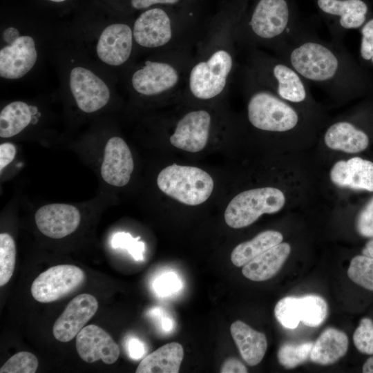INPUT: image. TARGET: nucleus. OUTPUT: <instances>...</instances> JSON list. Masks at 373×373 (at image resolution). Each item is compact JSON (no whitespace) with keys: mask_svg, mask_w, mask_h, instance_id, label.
Wrapping results in <instances>:
<instances>
[{"mask_svg":"<svg viewBox=\"0 0 373 373\" xmlns=\"http://www.w3.org/2000/svg\"><path fill=\"white\" fill-rule=\"evenodd\" d=\"M347 276L355 284L373 291V258L365 255L354 257L347 269Z\"/></svg>","mask_w":373,"mask_h":373,"instance_id":"c756f323","label":"nucleus"},{"mask_svg":"<svg viewBox=\"0 0 373 373\" xmlns=\"http://www.w3.org/2000/svg\"><path fill=\"white\" fill-rule=\"evenodd\" d=\"M251 79L258 87L247 103V117L251 124L258 129L271 132L294 128L299 119L296 111L252 76Z\"/></svg>","mask_w":373,"mask_h":373,"instance_id":"0eeeda50","label":"nucleus"},{"mask_svg":"<svg viewBox=\"0 0 373 373\" xmlns=\"http://www.w3.org/2000/svg\"><path fill=\"white\" fill-rule=\"evenodd\" d=\"M291 251L287 242H280L245 265L242 273L252 281H265L276 275L286 261Z\"/></svg>","mask_w":373,"mask_h":373,"instance_id":"4be33fe9","label":"nucleus"},{"mask_svg":"<svg viewBox=\"0 0 373 373\" xmlns=\"http://www.w3.org/2000/svg\"><path fill=\"white\" fill-rule=\"evenodd\" d=\"M256 55L252 57L251 75L283 100L302 103L308 97L307 82L280 57Z\"/></svg>","mask_w":373,"mask_h":373,"instance_id":"39448f33","label":"nucleus"},{"mask_svg":"<svg viewBox=\"0 0 373 373\" xmlns=\"http://www.w3.org/2000/svg\"><path fill=\"white\" fill-rule=\"evenodd\" d=\"M363 255L373 258V238L369 240L362 250Z\"/></svg>","mask_w":373,"mask_h":373,"instance_id":"79ce46f5","label":"nucleus"},{"mask_svg":"<svg viewBox=\"0 0 373 373\" xmlns=\"http://www.w3.org/2000/svg\"><path fill=\"white\" fill-rule=\"evenodd\" d=\"M162 328L164 330L169 332L173 328V323L169 318H163L162 321Z\"/></svg>","mask_w":373,"mask_h":373,"instance_id":"c03bdc74","label":"nucleus"},{"mask_svg":"<svg viewBox=\"0 0 373 373\" xmlns=\"http://www.w3.org/2000/svg\"><path fill=\"white\" fill-rule=\"evenodd\" d=\"M211 124L210 114L204 110L186 113L176 124L169 140L180 149L196 153L207 145Z\"/></svg>","mask_w":373,"mask_h":373,"instance_id":"4468645a","label":"nucleus"},{"mask_svg":"<svg viewBox=\"0 0 373 373\" xmlns=\"http://www.w3.org/2000/svg\"><path fill=\"white\" fill-rule=\"evenodd\" d=\"M287 0H256L244 22L249 39L278 49L296 30L290 29Z\"/></svg>","mask_w":373,"mask_h":373,"instance_id":"f03ea898","label":"nucleus"},{"mask_svg":"<svg viewBox=\"0 0 373 373\" xmlns=\"http://www.w3.org/2000/svg\"><path fill=\"white\" fill-rule=\"evenodd\" d=\"M16 148L13 144L5 142L0 145L1 171L14 160Z\"/></svg>","mask_w":373,"mask_h":373,"instance_id":"4c0bfd02","label":"nucleus"},{"mask_svg":"<svg viewBox=\"0 0 373 373\" xmlns=\"http://www.w3.org/2000/svg\"><path fill=\"white\" fill-rule=\"evenodd\" d=\"M235 66L230 48L218 46L189 69L187 87L191 94L200 100L220 95L226 88Z\"/></svg>","mask_w":373,"mask_h":373,"instance_id":"20e7f679","label":"nucleus"},{"mask_svg":"<svg viewBox=\"0 0 373 373\" xmlns=\"http://www.w3.org/2000/svg\"><path fill=\"white\" fill-rule=\"evenodd\" d=\"M134 163L131 152L123 139L110 138L105 146L101 175L108 184L124 186L130 180Z\"/></svg>","mask_w":373,"mask_h":373,"instance_id":"f3484780","label":"nucleus"},{"mask_svg":"<svg viewBox=\"0 0 373 373\" xmlns=\"http://www.w3.org/2000/svg\"><path fill=\"white\" fill-rule=\"evenodd\" d=\"M356 228L363 237L373 238V198L358 214Z\"/></svg>","mask_w":373,"mask_h":373,"instance_id":"e433bc0d","label":"nucleus"},{"mask_svg":"<svg viewBox=\"0 0 373 373\" xmlns=\"http://www.w3.org/2000/svg\"><path fill=\"white\" fill-rule=\"evenodd\" d=\"M276 50L279 57L306 82L321 87H343L353 94L373 91V77L369 69L345 49L300 30L294 32Z\"/></svg>","mask_w":373,"mask_h":373,"instance_id":"f257e3e1","label":"nucleus"},{"mask_svg":"<svg viewBox=\"0 0 373 373\" xmlns=\"http://www.w3.org/2000/svg\"><path fill=\"white\" fill-rule=\"evenodd\" d=\"M70 88L79 108L85 113L101 109L110 98V91L104 82L83 67L72 69Z\"/></svg>","mask_w":373,"mask_h":373,"instance_id":"f8f14e48","label":"nucleus"},{"mask_svg":"<svg viewBox=\"0 0 373 373\" xmlns=\"http://www.w3.org/2000/svg\"><path fill=\"white\" fill-rule=\"evenodd\" d=\"M230 332L243 360L251 366L258 365L267 349L265 335L239 320L231 325Z\"/></svg>","mask_w":373,"mask_h":373,"instance_id":"b1692460","label":"nucleus"},{"mask_svg":"<svg viewBox=\"0 0 373 373\" xmlns=\"http://www.w3.org/2000/svg\"><path fill=\"white\" fill-rule=\"evenodd\" d=\"M285 202L284 193L275 187L245 191L230 201L224 211V220L231 228H243L256 222L264 213L278 212Z\"/></svg>","mask_w":373,"mask_h":373,"instance_id":"6e6552de","label":"nucleus"},{"mask_svg":"<svg viewBox=\"0 0 373 373\" xmlns=\"http://www.w3.org/2000/svg\"><path fill=\"white\" fill-rule=\"evenodd\" d=\"M184 356V350L177 342L166 343L144 358L136 373H178Z\"/></svg>","mask_w":373,"mask_h":373,"instance_id":"a878e982","label":"nucleus"},{"mask_svg":"<svg viewBox=\"0 0 373 373\" xmlns=\"http://www.w3.org/2000/svg\"><path fill=\"white\" fill-rule=\"evenodd\" d=\"M159 189L168 196L191 206L204 202L213 189L211 175L198 167L171 164L157 175Z\"/></svg>","mask_w":373,"mask_h":373,"instance_id":"423d86ee","label":"nucleus"},{"mask_svg":"<svg viewBox=\"0 0 373 373\" xmlns=\"http://www.w3.org/2000/svg\"><path fill=\"white\" fill-rule=\"evenodd\" d=\"M38 229L46 236L59 239L64 238L78 227L81 216L73 205L54 203L40 207L35 216Z\"/></svg>","mask_w":373,"mask_h":373,"instance_id":"dca6fc26","label":"nucleus"},{"mask_svg":"<svg viewBox=\"0 0 373 373\" xmlns=\"http://www.w3.org/2000/svg\"><path fill=\"white\" fill-rule=\"evenodd\" d=\"M180 6H155L142 12L136 19L133 34L135 42L142 47L155 48L169 44L179 23L187 21L197 12L199 3Z\"/></svg>","mask_w":373,"mask_h":373,"instance_id":"7ed1b4c3","label":"nucleus"},{"mask_svg":"<svg viewBox=\"0 0 373 373\" xmlns=\"http://www.w3.org/2000/svg\"><path fill=\"white\" fill-rule=\"evenodd\" d=\"M363 372L373 373V356L369 358L363 364Z\"/></svg>","mask_w":373,"mask_h":373,"instance_id":"37998d69","label":"nucleus"},{"mask_svg":"<svg viewBox=\"0 0 373 373\" xmlns=\"http://www.w3.org/2000/svg\"><path fill=\"white\" fill-rule=\"evenodd\" d=\"M32 106L23 102H13L0 113V136L10 137L22 131L32 121Z\"/></svg>","mask_w":373,"mask_h":373,"instance_id":"cd10ccee","label":"nucleus"},{"mask_svg":"<svg viewBox=\"0 0 373 373\" xmlns=\"http://www.w3.org/2000/svg\"><path fill=\"white\" fill-rule=\"evenodd\" d=\"M319 9L336 16L344 30L360 29L370 17V8L365 0H317Z\"/></svg>","mask_w":373,"mask_h":373,"instance_id":"412c9836","label":"nucleus"},{"mask_svg":"<svg viewBox=\"0 0 373 373\" xmlns=\"http://www.w3.org/2000/svg\"><path fill=\"white\" fill-rule=\"evenodd\" d=\"M39 362L37 357L28 352H20L11 356L0 368L1 373H34Z\"/></svg>","mask_w":373,"mask_h":373,"instance_id":"2f4dec72","label":"nucleus"},{"mask_svg":"<svg viewBox=\"0 0 373 373\" xmlns=\"http://www.w3.org/2000/svg\"><path fill=\"white\" fill-rule=\"evenodd\" d=\"M281 233L274 230L262 231L253 239L241 242L232 251L231 260L236 267H242L272 247L282 242Z\"/></svg>","mask_w":373,"mask_h":373,"instance_id":"bb28decb","label":"nucleus"},{"mask_svg":"<svg viewBox=\"0 0 373 373\" xmlns=\"http://www.w3.org/2000/svg\"><path fill=\"white\" fill-rule=\"evenodd\" d=\"M247 369L240 361L234 358L226 360L222 365L220 372L222 373H246Z\"/></svg>","mask_w":373,"mask_h":373,"instance_id":"58836bf2","label":"nucleus"},{"mask_svg":"<svg viewBox=\"0 0 373 373\" xmlns=\"http://www.w3.org/2000/svg\"><path fill=\"white\" fill-rule=\"evenodd\" d=\"M85 279L84 271L77 266H53L35 279L31 285V294L38 302H54L76 291Z\"/></svg>","mask_w":373,"mask_h":373,"instance_id":"1a4fd4ad","label":"nucleus"},{"mask_svg":"<svg viewBox=\"0 0 373 373\" xmlns=\"http://www.w3.org/2000/svg\"><path fill=\"white\" fill-rule=\"evenodd\" d=\"M313 342L299 344L284 343L277 354L279 363L286 369H292L309 359Z\"/></svg>","mask_w":373,"mask_h":373,"instance_id":"c85d7f7f","label":"nucleus"},{"mask_svg":"<svg viewBox=\"0 0 373 373\" xmlns=\"http://www.w3.org/2000/svg\"><path fill=\"white\" fill-rule=\"evenodd\" d=\"M324 140L329 149L347 153L363 151L370 142L367 134L363 130L347 121L332 124L325 133Z\"/></svg>","mask_w":373,"mask_h":373,"instance_id":"5701e85b","label":"nucleus"},{"mask_svg":"<svg viewBox=\"0 0 373 373\" xmlns=\"http://www.w3.org/2000/svg\"><path fill=\"white\" fill-rule=\"evenodd\" d=\"M327 304L321 296L309 294L300 297L286 296L276 305L274 314L284 327L296 328L300 322L316 327L321 325L327 315Z\"/></svg>","mask_w":373,"mask_h":373,"instance_id":"9d476101","label":"nucleus"},{"mask_svg":"<svg viewBox=\"0 0 373 373\" xmlns=\"http://www.w3.org/2000/svg\"><path fill=\"white\" fill-rule=\"evenodd\" d=\"M348 345V337L345 332L328 327L314 343L309 360L321 365L333 364L346 354Z\"/></svg>","mask_w":373,"mask_h":373,"instance_id":"393cba45","label":"nucleus"},{"mask_svg":"<svg viewBox=\"0 0 373 373\" xmlns=\"http://www.w3.org/2000/svg\"><path fill=\"white\" fill-rule=\"evenodd\" d=\"M359 30L361 34L360 63L369 69L373 68V17H370Z\"/></svg>","mask_w":373,"mask_h":373,"instance_id":"473e14b6","label":"nucleus"},{"mask_svg":"<svg viewBox=\"0 0 373 373\" xmlns=\"http://www.w3.org/2000/svg\"><path fill=\"white\" fill-rule=\"evenodd\" d=\"M35 41L30 36L19 37L0 51V76L19 79L27 74L37 60Z\"/></svg>","mask_w":373,"mask_h":373,"instance_id":"a211bd4d","label":"nucleus"},{"mask_svg":"<svg viewBox=\"0 0 373 373\" xmlns=\"http://www.w3.org/2000/svg\"><path fill=\"white\" fill-rule=\"evenodd\" d=\"M19 37V31L13 27L6 29L3 33V40L9 44L13 43Z\"/></svg>","mask_w":373,"mask_h":373,"instance_id":"a19ab883","label":"nucleus"},{"mask_svg":"<svg viewBox=\"0 0 373 373\" xmlns=\"http://www.w3.org/2000/svg\"><path fill=\"white\" fill-rule=\"evenodd\" d=\"M139 240L140 237L133 238L128 233L117 232L113 236L111 245L115 249H126L135 260H142L145 245Z\"/></svg>","mask_w":373,"mask_h":373,"instance_id":"f704fd0d","label":"nucleus"},{"mask_svg":"<svg viewBox=\"0 0 373 373\" xmlns=\"http://www.w3.org/2000/svg\"><path fill=\"white\" fill-rule=\"evenodd\" d=\"M181 282L173 272L162 274L155 279L153 283L155 291L161 296H166L179 291Z\"/></svg>","mask_w":373,"mask_h":373,"instance_id":"c9c22d12","label":"nucleus"},{"mask_svg":"<svg viewBox=\"0 0 373 373\" xmlns=\"http://www.w3.org/2000/svg\"><path fill=\"white\" fill-rule=\"evenodd\" d=\"M50 1H54V2H61V1H64L65 0H50Z\"/></svg>","mask_w":373,"mask_h":373,"instance_id":"a18cd8bd","label":"nucleus"},{"mask_svg":"<svg viewBox=\"0 0 373 373\" xmlns=\"http://www.w3.org/2000/svg\"><path fill=\"white\" fill-rule=\"evenodd\" d=\"M129 356L133 359H139L144 354V347L137 338H131L128 344Z\"/></svg>","mask_w":373,"mask_h":373,"instance_id":"ea45409f","label":"nucleus"},{"mask_svg":"<svg viewBox=\"0 0 373 373\" xmlns=\"http://www.w3.org/2000/svg\"><path fill=\"white\" fill-rule=\"evenodd\" d=\"M133 30L125 23H114L107 26L100 35L96 51L99 58L111 66L125 63L131 54Z\"/></svg>","mask_w":373,"mask_h":373,"instance_id":"6ab92c4d","label":"nucleus"},{"mask_svg":"<svg viewBox=\"0 0 373 373\" xmlns=\"http://www.w3.org/2000/svg\"><path fill=\"white\" fill-rule=\"evenodd\" d=\"M332 183L341 188L373 191V162L359 157L340 160L332 166Z\"/></svg>","mask_w":373,"mask_h":373,"instance_id":"aec40b11","label":"nucleus"},{"mask_svg":"<svg viewBox=\"0 0 373 373\" xmlns=\"http://www.w3.org/2000/svg\"><path fill=\"white\" fill-rule=\"evenodd\" d=\"M98 302L89 294H81L72 299L52 327L55 338L61 342L74 338L95 314Z\"/></svg>","mask_w":373,"mask_h":373,"instance_id":"ddd939ff","label":"nucleus"},{"mask_svg":"<svg viewBox=\"0 0 373 373\" xmlns=\"http://www.w3.org/2000/svg\"><path fill=\"white\" fill-rule=\"evenodd\" d=\"M16 247L12 236L6 233L0 234V286L5 285L11 278L15 269Z\"/></svg>","mask_w":373,"mask_h":373,"instance_id":"7c9ffc66","label":"nucleus"},{"mask_svg":"<svg viewBox=\"0 0 373 373\" xmlns=\"http://www.w3.org/2000/svg\"><path fill=\"white\" fill-rule=\"evenodd\" d=\"M76 349L81 358L87 363L102 360L111 365L119 356L117 343L105 330L95 325L85 326L78 333Z\"/></svg>","mask_w":373,"mask_h":373,"instance_id":"2eb2a0df","label":"nucleus"},{"mask_svg":"<svg viewBox=\"0 0 373 373\" xmlns=\"http://www.w3.org/2000/svg\"><path fill=\"white\" fill-rule=\"evenodd\" d=\"M356 349L363 354H373V321L369 318L361 320L353 334Z\"/></svg>","mask_w":373,"mask_h":373,"instance_id":"72a5a7b5","label":"nucleus"},{"mask_svg":"<svg viewBox=\"0 0 373 373\" xmlns=\"http://www.w3.org/2000/svg\"><path fill=\"white\" fill-rule=\"evenodd\" d=\"M180 72L174 64L146 61L133 73L131 84L138 93L153 96L173 90L180 84Z\"/></svg>","mask_w":373,"mask_h":373,"instance_id":"9b49d317","label":"nucleus"}]
</instances>
